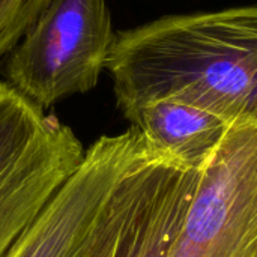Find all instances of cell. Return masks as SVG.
Listing matches in <instances>:
<instances>
[{"mask_svg":"<svg viewBox=\"0 0 257 257\" xmlns=\"http://www.w3.org/2000/svg\"><path fill=\"white\" fill-rule=\"evenodd\" d=\"M105 69L123 111L175 99L235 122L257 111V5L166 15L114 33Z\"/></svg>","mask_w":257,"mask_h":257,"instance_id":"obj_1","label":"cell"},{"mask_svg":"<svg viewBox=\"0 0 257 257\" xmlns=\"http://www.w3.org/2000/svg\"><path fill=\"white\" fill-rule=\"evenodd\" d=\"M74 131L0 81V257H6L84 158Z\"/></svg>","mask_w":257,"mask_h":257,"instance_id":"obj_2","label":"cell"},{"mask_svg":"<svg viewBox=\"0 0 257 257\" xmlns=\"http://www.w3.org/2000/svg\"><path fill=\"white\" fill-rule=\"evenodd\" d=\"M114 33L107 0H48L9 53L5 75L44 110L98 84Z\"/></svg>","mask_w":257,"mask_h":257,"instance_id":"obj_3","label":"cell"},{"mask_svg":"<svg viewBox=\"0 0 257 257\" xmlns=\"http://www.w3.org/2000/svg\"><path fill=\"white\" fill-rule=\"evenodd\" d=\"M167 257H257V111L229 125L200 169Z\"/></svg>","mask_w":257,"mask_h":257,"instance_id":"obj_4","label":"cell"},{"mask_svg":"<svg viewBox=\"0 0 257 257\" xmlns=\"http://www.w3.org/2000/svg\"><path fill=\"white\" fill-rule=\"evenodd\" d=\"M199 175L151 149L110 196L80 257H167Z\"/></svg>","mask_w":257,"mask_h":257,"instance_id":"obj_5","label":"cell"},{"mask_svg":"<svg viewBox=\"0 0 257 257\" xmlns=\"http://www.w3.org/2000/svg\"><path fill=\"white\" fill-rule=\"evenodd\" d=\"M149 154L134 126L98 139L6 257H80L116 187Z\"/></svg>","mask_w":257,"mask_h":257,"instance_id":"obj_6","label":"cell"},{"mask_svg":"<svg viewBox=\"0 0 257 257\" xmlns=\"http://www.w3.org/2000/svg\"><path fill=\"white\" fill-rule=\"evenodd\" d=\"M123 116L143 134L154 152L199 172L232 123L175 99L151 101L123 111Z\"/></svg>","mask_w":257,"mask_h":257,"instance_id":"obj_7","label":"cell"},{"mask_svg":"<svg viewBox=\"0 0 257 257\" xmlns=\"http://www.w3.org/2000/svg\"><path fill=\"white\" fill-rule=\"evenodd\" d=\"M48 0H0V35L20 20L41 12Z\"/></svg>","mask_w":257,"mask_h":257,"instance_id":"obj_8","label":"cell"},{"mask_svg":"<svg viewBox=\"0 0 257 257\" xmlns=\"http://www.w3.org/2000/svg\"><path fill=\"white\" fill-rule=\"evenodd\" d=\"M38 14H39V12H38ZM38 14L20 20L18 23H15L14 26H11L8 30H5V32L0 35V57H3L5 54H9V53L14 50V47L20 42V39L23 38L24 32H26L27 27L32 24V21L36 18Z\"/></svg>","mask_w":257,"mask_h":257,"instance_id":"obj_9","label":"cell"}]
</instances>
